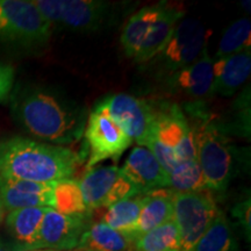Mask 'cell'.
Masks as SVG:
<instances>
[{
	"instance_id": "obj_13",
	"label": "cell",
	"mask_w": 251,
	"mask_h": 251,
	"mask_svg": "<svg viewBox=\"0 0 251 251\" xmlns=\"http://www.w3.org/2000/svg\"><path fill=\"white\" fill-rule=\"evenodd\" d=\"M56 183L43 184L0 176V201L6 212L29 207L55 208Z\"/></svg>"
},
{
	"instance_id": "obj_18",
	"label": "cell",
	"mask_w": 251,
	"mask_h": 251,
	"mask_svg": "<svg viewBox=\"0 0 251 251\" xmlns=\"http://www.w3.org/2000/svg\"><path fill=\"white\" fill-rule=\"evenodd\" d=\"M181 19H184V12L180 8L164 4L161 15L150 28L148 35L143 41L134 61L139 64L152 61L170 40L176 26Z\"/></svg>"
},
{
	"instance_id": "obj_26",
	"label": "cell",
	"mask_w": 251,
	"mask_h": 251,
	"mask_svg": "<svg viewBox=\"0 0 251 251\" xmlns=\"http://www.w3.org/2000/svg\"><path fill=\"white\" fill-rule=\"evenodd\" d=\"M246 50H251V23L248 18H242L234 21L226 29L215 58L238 54Z\"/></svg>"
},
{
	"instance_id": "obj_16",
	"label": "cell",
	"mask_w": 251,
	"mask_h": 251,
	"mask_svg": "<svg viewBox=\"0 0 251 251\" xmlns=\"http://www.w3.org/2000/svg\"><path fill=\"white\" fill-rule=\"evenodd\" d=\"M251 72V50L213 61L212 94L230 97L246 83Z\"/></svg>"
},
{
	"instance_id": "obj_25",
	"label": "cell",
	"mask_w": 251,
	"mask_h": 251,
	"mask_svg": "<svg viewBox=\"0 0 251 251\" xmlns=\"http://www.w3.org/2000/svg\"><path fill=\"white\" fill-rule=\"evenodd\" d=\"M169 188L172 192H201L208 191L200 164L197 159L179 162L169 172Z\"/></svg>"
},
{
	"instance_id": "obj_2",
	"label": "cell",
	"mask_w": 251,
	"mask_h": 251,
	"mask_svg": "<svg viewBox=\"0 0 251 251\" xmlns=\"http://www.w3.org/2000/svg\"><path fill=\"white\" fill-rule=\"evenodd\" d=\"M83 158L67 147L12 137L0 143V176L34 183H58L72 178Z\"/></svg>"
},
{
	"instance_id": "obj_31",
	"label": "cell",
	"mask_w": 251,
	"mask_h": 251,
	"mask_svg": "<svg viewBox=\"0 0 251 251\" xmlns=\"http://www.w3.org/2000/svg\"><path fill=\"white\" fill-rule=\"evenodd\" d=\"M0 251H12L11 248H9L7 244H6L4 241L0 240Z\"/></svg>"
},
{
	"instance_id": "obj_4",
	"label": "cell",
	"mask_w": 251,
	"mask_h": 251,
	"mask_svg": "<svg viewBox=\"0 0 251 251\" xmlns=\"http://www.w3.org/2000/svg\"><path fill=\"white\" fill-rule=\"evenodd\" d=\"M51 36V24L29 0H0V41L39 47Z\"/></svg>"
},
{
	"instance_id": "obj_22",
	"label": "cell",
	"mask_w": 251,
	"mask_h": 251,
	"mask_svg": "<svg viewBox=\"0 0 251 251\" xmlns=\"http://www.w3.org/2000/svg\"><path fill=\"white\" fill-rule=\"evenodd\" d=\"M131 243L105 222L92 224L81 237L79 251H129Z\"/></svg>"
},
{
	"instance_id": "obj_24",
	"label": "cell",
	"mask_w": 251,
	"mask_h": 251,
	"mask_svg": "<svg viewBox=\"0 0 251 251\" xmlns=\"http://www.w3.org/2000/svg\"><path fill=\"white\" fill-rule=\"evenodd\" d=\"M134 251H180V240L174 220L141 235L131 242Z\"/></svg>"
},
{
	"instance_id": "obj_8",
	"label": "cell",
	"mask_w": 251,
	"mask_h": 251,
	"mask_svg": "<svg viewBox=\"0 0 251 251\" xmlns=\"http://www.w3.org/2000/svg\"><path fill=\"white\" fill-rule=\"evenodd\" d=\"M84 205L89 212L109 207L120 200L141 194V190L117 165L91 169L78 181Z\"/></svg>"
},
{
	"instance_id": "obj_3",
	"label": "cell",
	"mask_w": 251,
	"mask_h": 251,
	"mask_svg": "<svg viewBox=\"0 0 251 251\" xmlns=\"http://www.w3.org/2000/svg\"><path fill=\"white\" fill-rule=\"evenodd\" d=\"M187 109L193 119L191 129L196 144L197 161L205 176L207 188L224 192L233 174V157L224 133L209 118L202 102H192Z\"/></svg>"
},
{
	"instance_id": "obj_21",
	"label": "cell",
	"mask_w": 251,
	"mask_h": 251,
	"mask_svg": "<svg viewBox=\"0 0 251 251\" xmlns=\"http://www.w3.org/2000/svg\"><path fill=\"white\" fill-rule=\"evenodd\" d=\"M147 200L146 196H136L120 200L107 207L102 222L127 238L131 243L139 221L141 209Z\"/></svg>"
},
{
	"instance_id": "obj_20",
	"label": "cell",
	"mask_w": 251,
	"mask_h": 251,
	"mask_svg": "<svg viewBox=\"0 0 251 251\" xmlns=\"http://www.w3.org/2000/svg\"><path fill=\"white\" fill-rule=\"evenodd\" d=\"M163 8H164L163 2L144 6L128 19L120 37L122 49L128 57L134 59L137 55L150 28L157 18L161 15Z\"/></svg>"
},
{
	"instance_id": "obj_17",
	"label": "cell",
	"mask_w": 251,
	"mask_h": 251,
	"mask_svg": "<svg viewBox=\"0 0 251 251\" xmlns=\"http://www.w3.org/2000/svg\"><path fill=\"white\" fill-rule=\"evenodd\" d=\"M47 207H29L8 212L5 224L19 251L35 250Z\"/></svg>"
},
{
	"instance_id": "obj_11",
	"label": "cell",
	"mask_w": 251,
	"mask_h": 251,
	"mask_svg": "<svg viewBox=\"0 0 251 251\" xmlns=\"http://www.w3.org/2000/svg\"><path fill=\"white\" fill-rule=\"evenodd\" d=\"M84 135L90 153L89 170L106 159L119 158L133 142L107 115L96 109L87 118Z\"/></svg>"
},
{
	"instance_id": "obj_33",
	"label": "cell",
	"mask_w": 251,
	"mask_h": 251,
	"mask_svg": "<svg viewBox=\"0 0 251 251\" xmlns=\"http://www.w3.org/2000/svg\"><path fill=\"white\" fill-rule=\"evenodd\" d=\"M31 251H57V250H48V249H41V250H31ZM72 251H79V250H72Z\"/></svg>"
},
{
	"instance_id": "obj_32",
	"label": "cell",
	"mask_w": 251,
	"mask_h": 251,
	"mask_svg": "<svg viewBox=\"0 0 251 251\" xmlns=\"http://www.w3.org/2000/svg\"><path fill=\"white\" fill-rule=\"evenodd\" d=\"M242 6L244 8H246V11L248 13H250V1L248 0V1H242Z\"/></svg>"
},
{
	"instance_id": "obj_10",
	"label": "cell",
	"mask_w": 251,
	"mask_h": 251,
	"mask_svg": "<svg viewBox=\"0 0 251 251\" xmlns=\"http://www.w3.org/2000/svg\"><path fill=\"white\" fill-rule=\"evenodd\" d=\"M149 137L174 150L179 162L197 159L191 124L183 109L176 103L163 102L157 107L155 106V117Z\"/></svg>"
},
{
	"instance_id": "obj_15",
	"label": "cell",
	"mask_w": 251,
	"mask_h": 251,
	"mask_svg": "<svg viewBox=\"0 0 251 251\" xmlns=\"http://www.w3.org/2000/svg\"><path fill=\"white\" fill-rule=\"evenodd\" d=\"M121 171L142 193L169 187V175L156 157L144 147H135L131 150Z\"/></svg>"
},
{
	"instance_id": "obj_14",
	"label": "cell",
	"mask_w": 251,
	"mask_h": 251,
	"mask_svg": "<svg viewBox=\"0 0 251 251\" xmlns=\"http://www.w3.org/2000/svg\"><path fill=\"white\" fill-rule=\"evenodd\" d=\"M166 83L172 91L183 93L196 100V102H202V99L213 96V61L208 55L207 46L196 62L168 75Z\"/></svg>"
},
{
	"instance_id": "obj_29",
	"label": "cell",
	"mask_w": 251,
	"mask_h": 251,
	"mask_svg": "<svg viewBox=\"0 0 251 251\" xmlns=\"http://www.w3.org/2000/svg\"><path fill=\"white\" fill-rule=\"evenodd\" d=\"M14 81V69L0 62V101L5 99L12 90Z\"/></svg>"
},
{
	"instance_id": "obj_28",
	"label": "cell",
	"mask_w": 251,
	"mask_h": 251,
	"mask_svg": "<svg viewBox=\"0 0 251 251\" xmlns=\"http://www.w3.org/2000/svg\"><path fill=\"white\" fill-rule=\"evenodd\" d=\"M231 215L236 220L242 228V231L247 241L250 243L251 241V201L250 198L237 202L231 209Z\"/></svg>"
},
{
	"instance_id": "obj_9",
	"label": "cell",
	"mask_w": 251,
	"mask_h": 251,
	"mask_svg": "<svg viewBox=\"0 0 251 251\" xmlns=\"http://www.w3.org/2000/svg\"><path fill=\"white\" fill-rule=\"evenodd\" d=\"M206 46L207 31L202 24L196 19H181L170 40L153 59L159 72L168 76L196 62Z\"/></svg>"
},
{
	"instance_id": "obj_30",
	"label": "cell",
	"mask_w": 251,
	"mask_h": 251,
	"mask_svg": "<svg viewBox=\"0 0 251 251\" xmlns=\"http://www.w3.org/2000/svg\"><path fill=\"white\" fill-rule=\"evenodd\" d=\"M5 214H6V211L4 206H2L1 201H0V225H1V222L5 220Z\"/></svg>"
},
{
	"instance_id": "obj_6",
	"label": "cell",
	"mask_w": 251,
	"mask_h": 251,
	"mask_svg": "<svg viewBox=\"0 0 251 251\" xmlns=\"http://www.w3.org/2000/svg\"><path fill=\"white\" fill-rule=\"evenodd\" d=\"M41 14L51 25L71 30H98L111 18V4L97 0H34Z\"/></svg>"
},
{
	"instance_id": "obj_12",
	"label": "cell",
	"mask_w": 251,
	"mask_h": 251,
	"mask_svg": "<svg viewBox=\"0 0 251 251\" xmlns=\"http://www.w3.org/2000/svg\"><path fill=\"white\" fill-rule=\"evenodd\" d=\"M90 226L89 214H64L54 208H47L35 250H78L81 237Z\"/></svg>"
},
{
	"instance_id": "obj_23",
	"label": "cell",
	"mask_w": 251,
	"mask_h": 251,
	"mask_svg": "<svg viewBox=\"0 0 251 251\" xmlns=\"http://www.w3.org/2000/svg\"><path fill=\"white\" fill-rule=\"evenodd\" d=\"M193 251H238L237 241L224 212L219 209Z\"/></svg>"
},
{
	"instance_id": "obj_27",
	"label": "cell",
	"mask_w": 251,
	"mask_h": 251,
	"mask_svg": "<svg viewBox=\"0 0 251 251\" xmlns=\"http://www.w3.org/2000/svg\"><path fill=\"white\" fill-rule=\"evenodd\" d=\"M54 209L64 214H89L90 212L86 209L81 198L78 180L69 178L56 183Z\"/></svg>"
},
{
	"instance_id": "obj_5",
	"label": "cell",
	"mask_w": 251,
	"mask_h": 251,
	"mask_svg": "<svg viewBox=\"0 0 251 251\" xmlns=\"http://www.w3.org/2000/svg\"><path fill=\"white\" fill-rule=\"evenodd\" d=\"M174 222L180 240V251H193L212 225L219 208L211 191L174 192Z\"/></svg>"
},
{
	"instance_id": "obj_1",
	"label": "cell",
	"mask_w": 251,
	"mask_h": 251,
	"mask_svg": "<svg viewBox=\"0 0 251 251\" xmlns=\"http://www.w3.org/2000/svg\"><path fill=\"white\" fill-rule=\"evenodd\" d=\"M15 117L28 133L55 146L77 141L87 118L79 106L46 89L24 90L15 98Z\"/></svg>"
},
{
	"instance_id": "obj_19",
	"label": "cell",
	"mask_w": 251,
	"mask_h": 251,
	"mask_svg": "<svg viewBox=\"0 0 251 251\" xmlns=\"http://www.w3.org/2000/svg\"><path fill=\"white\" fill-rule=\"evenodd\" d=\"M174 192L156 190L147 193V200L141 209L139 221L134 231L133 241L174 219Z\"/></svg>"
},
{
	"instance_id": "obj_7",
	"label": "cell",
	"mask_w": 251,
	"mask_h": 251,
	"mask_svg": "<svg viewBox=\"0 0 251 251\" xmlns=\"http://www.w3.org/2000/svg\"><path fill=\"white\" fill-rule=\"evenodd\" d=\"M93 109L107 115L131 141L144 147L155 117L153 103L129 94L118 93L99 100Z\"/></svg>"
}]
</instances>
